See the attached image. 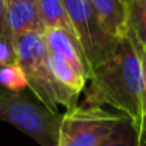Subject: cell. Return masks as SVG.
<instances>
[{"mask_svg": "<svg viewBox=\"0 0 146 146\" xmlns=\"http://www.w3.org/2000/svg\"><path fill=\"white\" fill-rule=\"evenodd\" d=\"M145 72L132 33L119 40L113 54L97 65L85 90L90 106L109 105L126 118L139 136L143 118Z\"/></svg>", "mask_w": 146, "mask_h": 146, "instance_id": "obj_1", "label": "cell"}, {"mask_svg": "<svg viewBox=\"0 0 146 146\" xmlns=\"http://www.w3.org/2000/svg\"><path fill=\"white\" fill-rule=\"evenodd\" d=\"M13 46L16 62L26 75L27 87L41 104L52 111L58 106H65L67 111L77 106L80 95L61 87L50 71L44 34L30 33L13 37Z\"/></svg>", "mask_w": 146, "mask_h": 146, "instance_id": "obj_2", "label": "cell"}, {"mask_svg": "<svg viewBox=\"0 0 146 146\" xmlns=\"http://www.w3.org/2000/svg\"><path fill=\"white\" fill-rule=\"evenodd\" d=\"M0 121L27 133L40 146H58L62 115L23 92L0 88Z\"/></svg>", "mask_w": 146, "mask_h": 146, "instance_id": "obj_3", "label": "cell"}, {"mask_svg": "<svg viewBox=\"0 0 146 146\" xmlns=\"http://www.w3.org/2000/svg\"><path fill=\"white\" fill-rule=\"evenodd\" d=\"M74 27L77 40L87 61L90 72L106 61L118 47L115 38L101 23L88 0H62Z\"/></svg>", "mask_w": 146, "mask_h": 146, "instance_id": "obj_4", "label": "cell"}, {"mask_svg": "<svg viewBox=\"0 0 146 146\" xmlns=\"http://www.w3.org/2000/svg\"><path fill=\"white\" fill-rule=\"evenodd\" d=\"M122 119L101 106H74L62 115L58 146H101Z\"/></svg>", "mask_w": 146, "mask_h": 146, "instance_id": "obj_5", "label": "cell"}, {"mask_svg": "<svg viewBox=\"0 0 146 146\" xmlns=\"http://www.w3.org/2000/svg\"><path fill=\"white\" fill-rule=\"evenodd\" d=\"M44 40L50 54L58 55L60 58L70 62L80 74H82L87 80H90L91 72L87 65V61L82 55L78 41L70 36L67 31L60 29H51L44 31Z\"/></svg>", "mask_w": 146, "mask_h": 146, "instance_id": "obj_6", "label": "cell"}, {"mask_svg": "<svg viewBox=\"0 0 146 146\" xmlns=\"http://www.w3.org/2000/svg\"><path fill=\"white\" fill-rule=\"evenodd\" d=\"M6 23L11 38L30 33L44 34L46 31L36 1H17L6 4Z\"/></svg>", "mask_w": 146, "mask_h": 146, "instance_id": "obj_7", "label": "cell"}, {"mask_svg": "<svg viewBox=\"0 0 146 146\" xmlns=\"http://www.w3.org/2000/svg\"><path fill=\"white\" fill-rule=\"evenodd\" d=\"M104 27L118 40L129 33V9L122 0H88Z\"/></svg>", "mask_w": 146, "mask_h": 146, "instance_id": "obj_8", "label": "cell"}, {"mask_svg": "<svg viewBox=\"0 0 146 146\" xmlns=\"http://www.w3.org/2000/svg\"><path fill=\"white\" fill-rule=\"evenodd\" d=\"M36 3L38 7L40 19L46 30L60 29V30L67 31L70 36H72L77 40L74 27L71 24V20L68 17V13L62 0H36Z\"/></svg>", "mask_w": 146, "mask_h": 146, "instance_id": "obj_9", "label": "cell"}, {"mask_svg": "<svg viewBox=\"0 0 146 146\" xmlns=\"http://www.w3.org/2000/svg\"><path fill=\"white\" fill-rule=\"evenodd\" d=\"M48 67L54 80L64 88L70 90L74 94H81L87 85V78L80 74L70 62L60 58L58 55L48 52Z\"/></svg>", "mask_w": 146, "mask_h": 146, "instance_id": "obj_10", "label": "cell"}, {"mask_svg": "<svg viewBox=\"0 0 146 146\" xmlns=\"http://www.w3.org/2000/svg\"><path fill=\"white\" fill-rule=\"evenodd\" d=\"M0 88L19 94L27 88V80L17 62L0 67Z\"/></svg>", "mask_w": 146, "mask_h": 146, "instance_id": "obj_11", "label": "cell"}, {"mask_svg": "<svg viewBox=\"0 0 146 146\" xmlns=\"http://www.w3.org/2000/svg\"><path fill=\"white\" fill-rule=\"evenodd\" d=\"M129 33L146 46V3L141 0H135L129 7Z\"/></svg>", "mask_w": 146, "mask_h": 146, "instance_id": "obj_12", "label": "cell"}, {"mask_svg": "<svg viewBox=\"0 0 146 146\" xmlns=\"http://www.w3.org/2000/svg\"><path fill=\"white\" fill-rule=\"evenodd\" d=\"M101 146H138V135L131 122L123 118Z\"/></svg>", "mask_w": 146, "mask_h": 146, "instance_id": "obj_13", "label": "cell"}, {"mask_svg": "<svg viewBox=\"0 0 146 146\" xmlns=\"http://www.w3.org/2000/svg\"><path fill=\"white\" fill-rule=\"evenodd\" d=\"M135 37V36H133ZM136 40V38H135ZM138 50H139V55L142 60V67H143V72H145V99H143V118H142V128H141V133L138 136V146H146V50L145 47L136 40Z\"/></svg>", "mask_w": 146, "mask_h": 146, "instance_id": "obj_14", "label": "cell"}, {"mask_svg": "<svg viewBox=\"0 0 146 146\" xmlns=\"http://www.w3.org/2000/svg\"><path fill=\"white\" fill-rule=\"evenodd\" d=\"M14 62H16V51L13 46V40L0 41V67Z\"/></svg>", "mask_w": 146, "mask_h": 146, "instance_id": "obj_15", "label": "cell"}, {"mask_svg": "<svg viewBox=\"0 0 146 146\" xmlns=\"http://www.w3.org/2000/svg\"><path fill=\"white\" fill-rule=\"evenodd\" d=\"M13 40L6 23V3L4 0H0V41Z\"/></svg>", "mask_w": 146, "mask_h": 146, "instance_id": "obj_16", "label": "cell"}, {"mask_svg": "<svg viewBox=\"0 0 146 146\" xmlns=\"http://www.w3.org/2000/svg\"><path fill=\"white\" fill-rule=\"evenodd\" d=\"M17 1H36V0H4L6 4H9V3H17Z\"/></svg>", "mask_w": 146, "mask_h": 146, "instance_id": "obj_17", "label": "cell"}, {"mask_svg": "<svg viewBox=\"0 0 146 146\" xmlns=\"http://www.w3.org/2000/svg\"><path fill=\"white\" fill-rule=\"evenodd\" d=\"M122 1H123V4H125V6H126V7L129 9V7L132 6V3H133L135 0H122Z\"/></svg>", "mask_w": 146, "mask_h": 146, "instance_id": "obj_18", "label": "cell"}, {"mask_svg": "<svg viewBox=\"0 0 146 146\" xmlns=\"http://www.w3.org/2000/svg\"><path fill=\"white\" fill-rule=\"evenodd\" d=\"M141 1H143V3H146V0H141Z\"/></svg>", "mask_w": 146, "mask_h": 146, "instance_id": "obj_19", "label": "cell"}, {"mask_svg": "<svg viewBox=\"0 0 146 146\" xmlns=\"http://www.w3.org/2000/svg\"><path fill=\"white\" fill-rule=\"evenodd\" d=\"M143 47H145V50H146V46H143Z\"/></svg>", "mask_w": 146, "mask_h": 146, "instance_id": "obj_20", "label": "cell"}]
</instances>
